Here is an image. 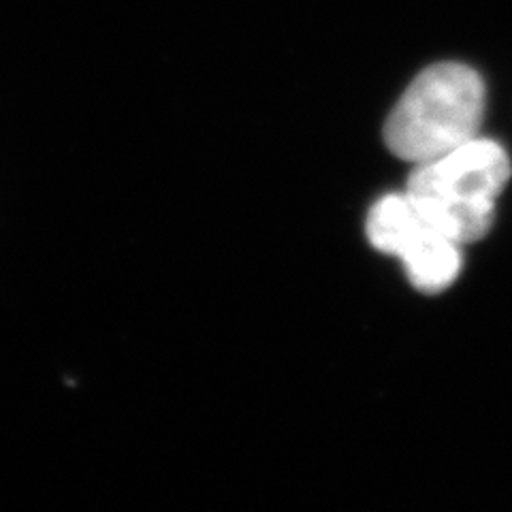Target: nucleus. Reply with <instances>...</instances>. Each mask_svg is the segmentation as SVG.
<instances>
[{"mask_svg": "<svg viewBox=\"0 0 512 512\" xmlns=\"http://www.w3.org/2000/svg\"><path fill=\"white\" fill-rule=\"evenodd\" d=\"M485 103L483 77L468 64H431L393 107L384 124V141L406 163H429L478 137Z\"/></svg>", "mask_w": 512, "mask_h": 512, "instance_id": "nucleus-1", "label": "nucleus"}, {"mask_svg": "<svg viewBox=\"0 0 512 512\" xmlns=\"http://www.w3.org/2000/svg\"><path fill=\"white\" fill-rule=\"evenodd\" d=\"M510 173L500 143L474 137L436 160L414 165L406 195L431 227L463 246L491 231L495 201Z\"/></svg>", "mask_w": 512, "mask_h": 512, "instance_id": "nucleus-2", "label": "nucleus"}, {"mask_svg": "<svg viewBox=\"0 0 512 512\" xmlns=\"http://www.w3.org/2000/svg\"><path fill=\"white\" fill-rule=\"evenodd\" d=\"M365 233L376 250L404 263L408 280L421 293L446 291L459 276L461 244L431 227L406 192L380 197L367 214Z\"/></svg>", "mask_w": 512, "mask_h": 512, "instance_id": "nucleus-3", "label": "nucleus"}]
</instances>
